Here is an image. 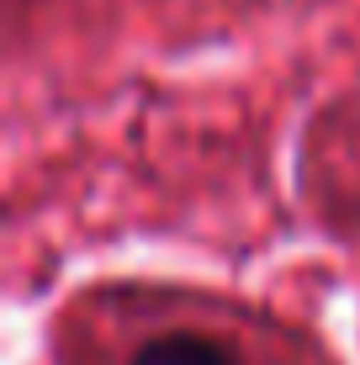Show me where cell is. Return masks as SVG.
Masks as SVG:
<instances>
[{
	"label": "cell",
	"mask_w": 360,
	"mask_h": 365,
	"mask_svg": "<svg viewBox=\"0 0 360 365\" xmlns=\"http://www.w3.org/2000/svg\"><path fill=\"white\" fill-rule=\"evenodd\" d=\"M91 365H292L254 323L196 302H133L96 339Z\"/></svg>",
	"instance_id": "6da1fadb"
}]
</instances>
